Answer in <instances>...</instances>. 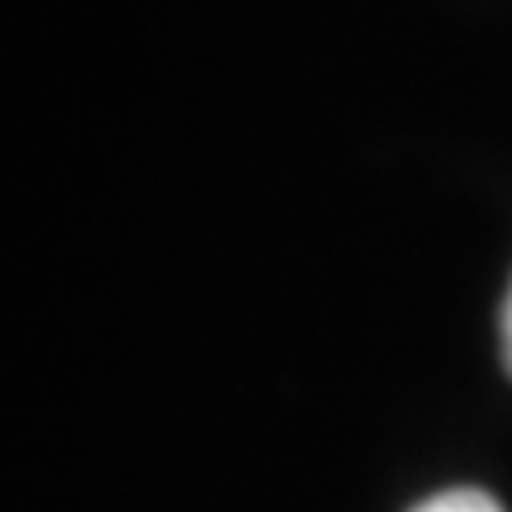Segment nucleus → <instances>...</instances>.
I'll return each mask as SVG.
<instances>
[{
    "mask_svg": "<svg viewBox=\"0 0 512 512\" xmlns=\"http://www.w3.org/2000/svg\"><path fill=\"white\" fill-rule=\"evenodd\" d=\"M500 350H504V367L512 376V282H508V295H504V308H500Z\"/></svg>",
    "mask_w": 512,
    "mask_h": 512,
    "instance_id": "obj_2",
    "label": "nucleus"
},
{
    "mask_svg": "<svg viewBox=\"0 0 512 512\" xmlns=\"http://www.w3.org/2000/svg\"><path fill=\"white\" fill-rule=\"evenodd\" d=\"M410 512H504V504L483 487H448L440 495H427Z\"/></svg>",
    "mask_w": 512,
    "mask_h": 512,
    "instance_id": "obj_1",
    "label": "nucleus"
}]
</instances>
